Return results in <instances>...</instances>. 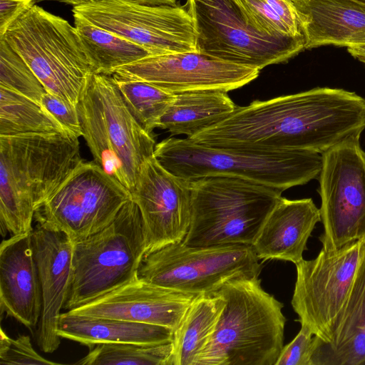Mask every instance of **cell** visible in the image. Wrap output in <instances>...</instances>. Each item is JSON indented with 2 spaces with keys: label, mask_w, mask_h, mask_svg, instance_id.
<instances>
[{
  "label": "cell",
  "mask_w": 365,
  "mask_h": 365,
  "mask_svg": "<svg viewBox=\"0 0 365 365\" xmlns=\"http://www.w3.org/2000/svg\"><path fill=\"white\" fill-rule=\"evenodd\" d=\"M365 130V98L329 87L255 101L188 138L224 148L293 150L322 154Z\"/></svg>",
  "instance_id": "cell-1"
},
{
  "label": "cell",
  "mask_w": 365,
  "mask_h": 365,
  "mask_svg": "<svg viewBox=\"0 0 365 365\" xmlns=\"http://www.w3.org/2000/svg\"><path fill=\"white\" fill-rule=\"evenodd\" d=\"M82 160L78 138L61 133L0 135V230L31 232L36 210Z\"/></svg>",
  "instance_id": "cell-2"
},
{
  "label": "cell",
  "mask_w": 365,
  "mask_h": 365,
  "mask_svg": "<svg viewBox=\"0 0 365 365\" xmlns=\"http://www.w3.org/2000/svg\"><path fill=\"white\" fill-rule=\"evenodd\" d=\"M215 292L225 307L195 365H275L284 346L283 304L259 277L230 280Z\"/></svg>",
  "instance_id": "cell-3"
},
{
  "label": "cell",
  "mask_w": 365,
  "mask_h": 365,
  "mask_svg": "<svg viewBox=\"0 0 365 365\" xmlns=\"http://www.w3.org/2000/svg\"><path fill=\"white\" fill-rule=\"evenodd\" d=\"M153 155L172 173L190 181L210 176L239 178L282 192L317 179L322 154L293 150L224 148L168 138Z\"/></svg>",
  "instance_id": "cell-4"
},
{
  "label": "cell",
  "mask_w": 365,
  "mask_h": 365,
  "mask_svg": "<svg viewBox=\"0 0 365 365\" xmlns=\"http://www.w3.org/2000/svg\"><path fill=\"white\" fill-rule=\"evenodd\" d=\"M82 137L97 163L130 192L155 140L135 119L112 76L93 73L77 104Z\"/></svg>",
  "instance_id": "cell-5"
},
{
  "label": "cell",
  "mask_w": 365,
  "mask_h": 365,
  "mask_svg": "<svg viewBox=\"0 0 365 365\" xmlns=\"http://www.w3.org/2000/svg\"><path fill=\"white\" fill-rule=\"evenodd\" d=\"M189 246L251 245L282 191L247 180L210 176L191 181Z\"/></svg>",
  "instance_id": "cell-6"
},
{
  "label": "cell",
  "mask_w": 365,
  "mask_h": 365,
  "mask_svg": "<svg viewBox=\"0 0 365 365\" xmlns=\"http://www.w3.org/2000/svg\"><path fill=\"white\" fill-rule=\"evenodd\" d=\"M0 38L24 60L47 92L77 106L95 73L75 26L34 5Z\"/></svg>",
  "instance_id": "cell-7"
},
{
  "label": "cell",
  "mask_w": 365,
  "mask_h": 365,
  "mask_svg": "<svg viewBox=\"0 0 365 365\" xmlns=\"http://www.w3.org/2000/svg\"><path fill=\"white\" fill-rule=\"evenodd\" d=\"M145 252L142 216L131 199L107 227L73 244L63 309L77 308L136 278Z\"/></svg>",
  "instance_id": "cell-8"
},
{
  "label": "cell",
  "mask_w": 365,
  "mask_h": 365,
  "mask_svg": "<svg viewBox=\"0 0 365 365\" xmlns=\"http://www.w3.org/2000/svg\"><path fill=\"white\" fill-rule=\"evenodd\" d=\"M259 260L251 245L189 246L182 241L146 253L138 277L184 293L209 294L230 280L259 277Z\"/></svg>",
  "instance_id": "cell-9"
},
{
  "label": "cell",
  "mask_w": 365,
  "mask_h": 365,
  "mask_svg": "<svg viewBox=\"0 0 365 365\" xmlns=\"http://www.w3.org/2000/svg\"><path fill=\"white\" fill-rule=\"evenodd\" d=\"M197 51L230 63L262 69L305 49L303 35L270 36L245 19L235 0H187Z\"/></svg>",
  "instance_id": "cell-10"
},
{
  "label": "cell",
  "mask_w": 365,
  "mask_h": 365,
  "mask_svg": "<svg viewBox=\"0 0 365 365\" xmlns=\"http://www.w3.org/2000/svg\"><path fill=\"white\" fill-rule=\"evenodd\" d=\"M131 199V192L97 163L81 160L36 210L34 220L75 244L107 227Z\"/></svg>",
  "instance_id": "cell-11"
},
{
  "label": "cell",
  "mask_w": 365,
  "mask_h": 365,
  "mask_svg": "<svg viewBox=\"0 0 365 365\" xmlns=\"http://www.w3.org/2000/svg\"><path fill=\"white\" fill-rule=\"evenodd\" d=\"M318 178L323 232L327 251L365 240V151L360 136L344 140L322 154Z\"/></svg>",
  "instance_id": "cell-12"
},
{
  "label": "cell",
  "mask_w": 365,
  "mask_h": 365,
  "mask_svg": "<svg viewBox=\"0 0 365 365\" xmlns=\"http://www.w3.org/2000/svg\"><path fill=\"white\" fill-rule=\"evenodd\" d=\"M364 254L361 240L335 250L322 248L314 259L295 264L292 306L301 325L324 342L331 339Z\"/></svg>",
  "instance_id": "cell-13"
},
{
  "label": "cell",
  "mask_w": 365,
  "mask_h": 365,
  "mask_svg": "<svg viewBox=\"0 0 365 365\" xmlns=\"http://www.w3.org/2000/svg\"><path fill=\"white\" fill-rule=\"evenodd\" d=\"M72 11L153 56L197 51L194 23L185 6L95 0L75 6Z\"/></svg>",
  "instance_id": "cell-14"
},
{
  "label": "cell",
  "mask_w": 365,
  "mask_h": 365,
  "mask_svg": "<svg viewBox=\"0 0 365 365\" xmlns=\"http://www.w3.org/2000/svg\"><path fill=\"white\" fill-rule=\"evenodd\" d=\"M259 71L196 51L150 56L118 68L111 76L147 82L173 93L198 90L228 92L257 78Z\"/></svg>",
  "instance_id": "cell-15"
},
{
  "label": "cell",
  "mask_w": 365,
  "mask_h": 365,
  "mask_svg": "<svg viewBox=\"0 0 365 365\" xmlns=\"http://www.w3.org/2000/svg\"><path fill=\"white\" fill-rule=\"evenodd\" d=\"M131 197L142 216L145 254L183 241L191 220V181L172 173L153 155L143 163Z\"/></svg>",
  "instance_id": "cell-16"
},
{
  "label": "cell",
  "mask_w": 365,
  "mask_h": 365,
  "mask_svg": "<svg viewBox=\"0 0 365 365\" xmlns=\"http://www.w3.org/2000/svg\"><path fill=\"white\" fill-rule=\"evenodd\" d=\"M197 295L146 282L138 277L71 313L150 324L175 331Z\"/></svg>",
  "instance_id": "cell-17"
},
{
  "label": "cell",
  "mask_w": 365,
  "mask_h": 365,
  "mask_svg": "<svg viewBox=\"0 0 365 365\" xmlns=\"http://www.w3.org/2000/svg\"><path fill=\"white\" fill-rule=\"evenodd\" d=\"M32 242L43 302L37 344L43 352L53 353L61 343L57 327L71 287L73 244L63 232L38 225L32 231Z\"/></svg>",
  "instance_id": "cell-18"
},
{
  "label": "cell",
  "mask_w": 365,
  "mask_h": 365,
  "mask_svg": "<svg viewBox=\"0 0 365 365\" xmlns=\"http://www.w3.org/2000/svg\"><path fill=\"white\" fill-rule=\"evenodd\" d=\"M32 231L4 240L0 246L1 313L31 330L39 323L43 304Z\"/></svg>",
  "instance_id": "cell-19"
},
{
  "label": "cell",
  "mask_w": 365,
  "mask_h": 365,
  "mask_svg": "<svg viewBox=\"0 0 365 365\" xmlns=\"http://www.w3.org/2000/svg\"><path fill=\"white\" fill-rule=\"evenodd\" d=\"M321 221L319 208L312 198L289 200L282 197L252 247L259 259H279L296 264L303 259L308 240Z\"/></svg>",
  "instance_id": "cell-20"
},
{
  "label": "cell",
  "mask_w": 365,
  "mask_h": 365,
  "mask_svg": "<svg viewBox=\"0 0 365 365\" xmlns=\"http://www.w3.org/2000/svg\"><path fill=\"white\" fill-rule=\"evenodd\" d=\"M305 49L365 46V4L354 0H292Z\"/></svg>",
  "instance_id": "cell-21"
},
{
  "label": "cell",
  "mask_w": 365,
  "mask_h": 365,
  "mask_svg": "<svg viewBox=\"0 0 365 365\" xmlns=\"http://www.w3.org/2000/svg\"><path fill=\"white\" fill-rule=\"evenodd\" d=\"M310 365H365V254L330 341L314 336Z\"/></svg>",
  "instance_id": "cell-22"
},
{
  "label": "cell",
  "mask_w": 365,
  "mask_h": 365,
  "mask_svg": "<svg viewBox=\"0 0 365 365\" xmlns=\"http://www.w3.org/2000/svg\"><path fill=\"white\" fill-rule=\"evenodd\" d=\"M173 329L163 326L85 317L68 311L61 313L57 327V334L61 338L77 341L89 348L106 343H168L173 341Z\"/></svg>",
  "instance_id": "cell-23"
},
{
  "label": "cell",
  "mask_w": 365,
  "mask_h": 365,
  "mask_svg": "<svg viewBox=\"0 0 365 365\" xmlns=\"http://www.w3.org/2000/svg\"><path fill=\"white\" fill-rule=\"evenodd\" d=\"M237 106L221 90H198L175 93L158 127L187 138L215 125L230 115Z\"/></svg>",
  "instance_id": "cell-24"
},
{
  "label": "cell",
  "mask_w": 365,
  "mask_h": 365,
  "mask_svg": "<svg viewBox=\"0 0 365 365\" xmlns=\"http://www.w3.org/2000/svg\"><path fill=\"white\" fill-rule=\"evenodd\" d=\"M225 307L216 292L197 295L173 332L170 365H195L213 334Z\"/></svg>",
  "instance_id": "cell-25"
},
{
  "label": "cell",
  "mask_w": 365,
  "mask_h": 365,
  "mask_svg": "<svg viewBox=\"0 0 365 365\" xmlns=\"http://www.w3.org/2000/svg\"><path fill=\"white\" fill-rule=\"evenodd\" d=\"M73 16L75 27L95 73L111 76L122 66L153 56L140 45L79 16Z\"/></svg>",
  "instance_id": "cell-26"
},
{
  "label": "cell",
  "mask_w": 365,
  "mask_h": 365,
  "mask_svg": "<svg viewBox=\"0 0 365 365\" xmlns=\"http://www.w3.org/2000/svg\"><path fill=\"white\" fill-rule=\"evenodd\" d=\"M51 133L67 134L41 104L0 86V135Z\"/></svg>",
  "instance_id": "cell-27"
},
{
  "label": "cell",
  "mask_w": 365,
  "mask_h": 365,
  "mask_svg": "<svg viewBox=\"0 0 365 365\" xmlns=\"http://www.w3.org/2000/svg\"><path fill=\"white\" fill-rule=\"evenodd\" d=\"M235 1L246 21L259 32L270 36L303 35L292 0Z\"/></svg>",
  "instance_id": "cell-28"
},
{
  "label": "cell",
  "mask_w": 365,
  "mask_h": 365,
  "mask_svg": "<svg viewBox=\"0 0 365 365\" xmlns=\"http://www.w3.org/2000/svg\"><path fill=\"white\" fill-rule=\"evenodd\" d=\"M79 365H170L172 342L158 344L135 343L98 344L89 348Z\"/></svg>",
  "instance_id": "cell-29"
},
{
  "label": "cell",
  "mask_w": 365,
  "mask_h": 365,
  "mask_svg": "<svg viewBox=\"0 0 365 365\" xmlns=\"http://www.w3.org/2000/svg\"><path fill=\"white\" fill-rule=\"evenodd\" d=\"M113 78L133 116L152 133L174 101L175 93L144 81Z\"/></svg>",
  "instance_id": "cell-30"
},
{
  "label": "cell",
  "mask_w": 365,
  "mask_h": 365,
  "mask_svg": "<svg viewBox=\"0 0 365 365\" xmlns=\"http://www.w3.org/2000/svg\"><path fill=\"white\" fill-rule=\"evenodd\" d=\"M0 86L41 104L46 92L43 84L24 60L0 38Z\"/></svg>",
  "instance_id": "cell-31"
},
{
  "label": "cell",
  "mask_w": 365,
  "mask_h": 365,
  "mask_svg": "<svg viewBox=\"0 0 365 365\" xmlns=\"http://www.w3.org/2000/svg\"><path fill=\"white\" fill-rule=\"evenodd\" d=\"M0 363L6 365L60 364L38 354L33 348L29 336L21 335L16 339H11L6 335L3 329H1L0 336Z\"/></svg>",
  "instance_id": "cell-32"
},
{
  "label": "cell",
  "mask_w": 365,
  "mask_h": 365,
  "mask_svg": "<svg viewBox=\"0 0 365 365\" xmlns=\"http://www.w3.org/2000/svg\"><path fill=\"white\" fill-rule=\"evenodd\" d=\"M41 105L61 124L67 134L77 138L82 136L77 106L47 91L41 98Z\"/></svg>",
  "instance_id": "cell-33"
},
{
  "label": "cell",
  "mask_w": 365,
  "mask_h": 365,
  "mask_svg": "<svg viewBox=\"0 0 365 365\" xmlns=\"http://www.w3.org/2000/svg\"><path fill=\"white\" fill-rule=\"evenodd\" d=\"M314 334L302 324L294 339L284 346L275 365H310Z\"/></svg>",
  "instance_id": "cell-34"
},
{
  "label": "cell",
  "mask_w": 365,
  "mask_h": 365,
  "mask_svg": "<svg viewBox=\"0 0 365 365\" xmlns=\"http://www.w3.org/2000/svg\"><path fill=\"white\" fill-rule=\"evenodd\" d=\"M34 5V0H0V37L19 16Z\"/></svg>",
  "instance_id": "cell-35"
},
{
  "label": "cell",
  "mask_w": 365,
  "mask_h": 365,
  "mask_svg": "<svg viewBox=\"0 0 365 365\" xmlns=\"http://www.w3.org/2000/svg\"><path fill=\"white\" fill-rule=\"evenodd\" d=\"M347 51L354 58L365 65V46L349 47Z\"/></svg>",
  "instance_id": "cell-36"
},
{
  "label": "cell",
  "mask_w": 365,
  "mask_h": 365,
  "mask_svg": "<svg viewBox=\"0 0 365 365\" xmlns=\"http://www.w3.org/2000/svg\"><path fill=\"white\" fill-rule=\"evenodd\" d=\"M145 5H175L176 0H128Z\"/></svg>",
  "instance_id": "cell-37"
},
{
  "label": "cell",
  "mask_w": 365,
  "mask_h": 365,
  "mask_svg": "<svg viewBox=\"0 0 365 365\" xmlns=\"http://www.w3.org/2000/svg\"><path fill=\"white\" fill-rule=\"evenodd\" d=\"M58 1L61 3H64L66 4L72 5L73 6L81 5L89 1H95V0H34L35 4L40 1Z\"/></svg>",
  "instance_id": "cell-38"
},
{
  "label": "cell",
  "mask_w": 365,
  "mask_h": 365,
  "mask_svg": "<svg viewBox=\"0 0 365 365\" xmlns=\"http://www.w3.org/2000/svg\"><path fill=\"white\" fill-rule=\"evenodd\" d=\"M354 1H358V2H360V3H361V4H365V0H354Z\"/></svg>",
  "instance_id": "cell-39"
}]
</instances>
